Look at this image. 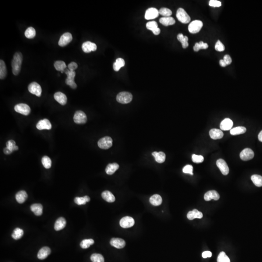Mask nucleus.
<instances>
[{
  "instance_id": "f257e3e1",
  "label": "nucleus",
  "mask_w": 262,
  "mask_h": 262,
  "mask_svg": "<svg viewBox=\"0 0 262 262\" xmlns=\"http://www.w3.org/2000/svg\"><path fill=\"white\" fill-rule=\"evenodd\" d=\"M23 56L20 52H16L13 56L11 66L12 68V73L14 75H18L19 74L21 69Z\"/></svg>"
},
{
  "instance_id": "f03ea898",
  "label": "nucleus",
  "mask_w": 262,
  "mask_h": 262,
  "mask_svg": "<svg viewBox=\"0 0 262 262\" xmlns=\"http://www.w3.org/2000/svg\"><path fill=\"white\" fill-rule=\"evenodd\" d=\"M132 94L128 92H121L116 97L117 101L122 104H128L132 101Z\"/></svg>"
},
{
  "instance_id": "7ed1b4c3",
  "label": "nucleus",
  "mask_w": 262,
  "mask_h": 262,
  "mask_svg": "<svg viewBox=\"0 0 262 262\" xmlns=\"http://www.w3.org/2000/svg\"><path fill=\"white\" fill-rule=\"evenodd\" d=\"M177 19L182 23L186 24L190 22L191 18L185 10L182 8H179L176 13Z\"/></svg>"
},
{
  "instance_id": "20e7f679",
  "label": "nucleus",
  "mask_w": 262,
  "mask_h": 262,
  "mask_svg": "<svg viewBox=\"0 0 262 262\" xmlns=\"http://www.w3.org/2000/svg\"><path fill=\"white\" fill-rule=\"evenodd\" d=\"M203 26V22L200 20H194L188 26V31L191 34L198 33L201 30Z\"/></svg>"
},
{
  "instance_id": "39448f33",
  "label": "nucleus",
  "mask_w": 262,
  "mask_h": 262,
  "mask_svg": "<svg viewBox=\"0 0 262 262\" xmlns=\"http://www.w3.org/2000/svg\"><path fill=\"white\" fill-rule=\"evenodd\" d=\"M73 120L76 124H85L87 122V117L83 111L78 110L74 114Z\"/></svg>"
},
{
  "instance_id": "423d86ee",
  "label": "nucleus",
  "mask_w": 262,
  "mask_h": 262,
  "mask_svg": "<svg viewBox=\"0 0 262 262\" xmlns=\"http://www.w3.org/2000/svg\"><path fill=\"white\" fill-rule=\"evenodd\" d=\"M112 138L109 136H105L99 140L98 142V145L99 148L104 150L109 149L112 146Z\"/></svg>"
},
{
  "instance_id": "0eeeda50",
  "label": "nucleus",
  "mask_w": 262,
  "mask_h": 262,
  "mask_svg": "<svg viewBox=\"0 0 262 262\" xmlns=\"http://www.w3.org/2000/svg\"><path fill=\"white\" fill-rule=\"evenodd\" d=\"M14 109L16 112L24 116H27L31 112L30 107L25 104H19L16 105Z\"/></svg>"
},
{
  "instance_id": "6e6552de",
  "label": "nucleus",
  "mask_w": 262,
  "mask_h": 262,
  "mask_svg": "<svg viewBox=\"0 0 262 262\" xmlns=\"http://www.w3.org/2000/svg\"><path fill=\"white\" fill-rule=\"evenodd\" d=\"M28 89L30 93L34 94L37 96L41 97V87L37 83L35 82L31 83L29 85Z\"/></svg>"
},
{
  "instance_id": "1a4fd4ad",
  "label": "nucleus",
  "mask_w": 262,
  "mask_h": 262,
  "mask_svg": "<svg viewBox=\"0 0 262 262\" xmlns=\"http://www.w3.org/2000/svg\"><path fill=\"white\" fill-rule=\"evenodd\" d=\"M73 40V36L69 32L63 34L60 38L58 45L60 46L64 47L69 44Z\"/></svg>"
},
{
  "instance_id": "9d476101",
  "label": "nucleus",
  "mask_w": 262,
  "mask_h": 262,
  "mask_svg": "<svg viewBox=\"0 0 262 262\" xmlns=\"http://www.w3.org/2000/svg\"><path fill=\"white\" fill-rule=\"evenodd\" d=\"M135 220L131 217H125L120 219L119 224L123 228L132 227L135 224Z\"/></svg>"
},
{
  "instance_id": "9b49d317",
  "label": "nucleus",
  "mask_w": 262,
  "mask_h": 262,
  "mask_svg": "<svg viewBox=\"0 0 262 262\" xmlns=\"http://www.w3.org/2000/svg\"><path fill=\"white\" fill-rule=\"evenodd\" d=\"M254 156V154L253 151L250 148L245 149L240 154V157L243 161H248L252 159Z\"/></svg>"
},
{
  "instance_id": "f8f14e48",
  "label": "nucleus",
  "mask_w": 262,
  "mask_h": 262,
  "mask_svg": "<svg viewBox=\"0 0 262 262\" xmlns=\"http://www.w3.org/2000/svg\"><path fill=\"white\" fill-rule=\"evenodd\" d=\"M217 167L221 170L223 175H227L229 174V168L226 162L222 159H219L216 162Z\"/></svg>"
},
{
  "instance_id": "ddd939ff",
  "label": "nucleus",
  "mask_w": 262,
  "mask_h": 262,
  "mask_svg": "<svg viewBox=\"0 0 262 262\" xmlns=\"http://www.w3.org/2000/svg\"><path fill=\"white\" fill-rule=\"evenodd\" d=\"M37 128L38 130H51L52 127L50 122L47 119L39 120L37 125Z\"/></svg>"
},
{
  "instance_id": "4468645a",
  "label": "nucleus",
  "mask_w": 262,
  "mask_h": 262,
  "mask_svg": "<svg viewBox=\"0 0 262 262\" xmlns=\"http://www.w3.org/2000/svg\"><path fill=\"white\" fill-rule=\"evenodd\" d=\"M159 15V11L157 9L154 7H151L147 10L145 15V18L147 20L154 19L158 17Z\"/></svg>"
},
{
  "instance_id": "2eb2a0df",
  "label": "nucleus",
  "mask_w": 262,
  "mask_h": 262,
  "mask_svg": "<svg viewBox=\"0 0 262 262\" xmlns=\"http://www.w3.org/2000/svg\"><path fill=\"white\" fill-rule=\"evenodd\" d=\"M83 51L85 53H90L91 51H96L97 50L96 44L90 41H86L82 46Z\"/></svg>"
},
{
  "instance_id": "dca6fc26",
  "label": "nucleus",
  "mask_w": 262,
  "mask_h": 262,
  "mask_svg": "<svg viewBox=\"0 0 262 262\" xmlns=\"http://www.w3.org/2000/svg\"><path fill=\"white\" fill-rule=\"evenodd\" d=\"M110 244L117 249H122L125 247L126 243L122 239L119 238H113L110 240Z\"/></svg>"
},
{
  "instance_id": "f3484780",
  "label": "nucleus",
  "mask_w": 262,
  "mask_h": 262,
  "mask_svg": "<svg viewBox=\"0 0 262 262\" xmlns=\"http://www.w3.org/2000/svg\"><path fill=\"white\" fill-rule=\"evenodd\" d=\"M146 27L148 30H151L154 35H159L161 32L160 28L158 27L157 23L155 21L148 22L146 24Z\"/></svg>"
},
{
  "instance_id": "a211bd4d",
  "label": "nucleus",
  "mask_w": 262,
  "mask_h": 262,
  "mask_svg": "<svg viewBox=\"0 0 262 262\" xmlns=\"http://www.w3.org/2000/svg\"><path fill=\"white\" fill-rule=\"evenodd\" d=\"M220 196L219 194L215 190H210L206 192L204 196V199L206 201H210L211 200H218Z\"/></svg>"
},
{
  "instance_id": "6ab92c4d",
  "label": "nucleus",
  "mask_w": 262,
  "mask_h": 262,
  "mask_svg": "<svg viewBox=\"0 0 262 262\" xmlns=\"http://www.w3.org/2000/svg\"><path fill=\"white\" fill-rule=\"evenodd\" d=\"M233 125L234 123L232 120L229 118H226L224 120H223L221 123L220 128L221 130L228 131V130H231Z\"/></svg>"
},
{
  "instance_id": "aec40b11",
  "label": "nucleus",
  "mask_w": 262,
  "mask_h": 262,
  "mask_svg": "<svg viewBox=\"0 0 262 262\" xmlns=\"http://www.w3.org/2000/svg\"><path fill=\"white\" fill-rule=\"evenodd\" d=\"M54 98L59 104L65 105L67 103V97L61 92H57L54 95Z\"/></svg>"
},
{
  "instance_id": "412c9836",
  "label": "nucleus",
  "mask_w": 262,
  "mask_h": 262,
  "mask_svg": "<svg viewBox=\"0 0 262 262\" xmlns=\"http://www.w3.org/2000/svg\"><path fill=\"white\" fill-rule=\"evenodd\" d=\"M51 253V250L49 247H43L38 251L37 257L40 260H44Z\"/></svg>"
},
{
  "instance_id": "4be33fe9",
  "label": "nucleus",
  "mask_w": 262,
  "mask_h": 262,
  "mask_svg": "<svg viewBox=\"0 0 262 262\" xmlns=\"http://www.w3.org/2000/svg\"><path fill=\"white\" fill-rule=\"evenodd\" d=\"M210 137L213 140H219L223 136V133L221 130L218 129H211L209 132Z\"/></svg>"
},
{
  "instance_id": "5701e85b",
  "label": "nucleus",
  "mask_w": 262,
  "mask_h": 262,
  "mask_svg": "<svg viewBox=\"0 0 262 262\" xmlns=\"http://www.w3.org/2000/svg\"><path fill=\"white\" fill-rule=\"evenodd\" d=\"M203 217V213L196 209H193L192 211H189L187 214V218L191 221L195 218H202Z\"/></svg>"
},
{
  "instance_id": "b1692460",
  "label": "nucleus",
  "mask_w": 262,
  "mask_h": 262,
  "mask_svg": "<svg viewBox=\"0 0 262 262\" xmlns=\"http://www.w3.org/2000/svg\"><path fill=\"white\" fill-rule=\"evenodd\" d=\"M66 225V219L63 217H60L56 220L55 223L54 228L55 230L58 231L64 229Z\"/></svg>"
},
{
  "instance_id": "393cba45",
  "label": "nucleus",
  "mask_w": 262,
  "mask_h": 262,
  "mask_svg": "<svg viewBox=\"0 0 262 262\" xmlns=\"http://www.w3.org/2000/svg\"><path fill=\"white\" fill-rule=\"evenodd\" d=\"M30 208L31 211H32L36 216H40L42 214L43 206L41 204H33L31 205Z\"/></svg>"
},
{
  "instance_id": "a878e982",
  "label": "nucleus",
  "mask_w": 262,
  "mask_h": 262,
  "mask_svg": "<svg viewBox=\"0 0 262 262\" xmlns=\"http://www.w3.org/2000/svg\"><path fill=\"white\" fill-rule=\"evenodd\" d=\"M101 196L105 201L108 203H113L115 201V197L109 191H104L101 194Z\"/></svg>"
},
{
  "instance_id": "bb28decb",
  "label": "nucleus",
  "mask_w": 262,
  "mask_h": 262,
  "mask_svg": "<svg viewBox=\"0 0 262 262\" xmlns=\"http://www.w3.org/2000/svg\"><path fill=\"white\" fill-rule=\"evenodd\" d=\"M152 155L155 158V161L158 163H163L166 160V154L162 151H154L152 153Z\"/></svg>"
},
{
  "instance_id": "cd10ccee",
  "label": "nucleus",
  "mask_w": 262,
  "mask_h": 262,
  "mask_svg": "<svg viewBox=\"0 0 262 262\" xmlns=\"http://www.w3.org/2000/svg\"><path fill=\"white\" fill-rule=\"evenodd\" d=\"M27 197V194L24 190L20 191L16 195V199L19 204L24 203Z\"/></svg>"
},
{
  "instance_id": "c85d7f7f",
  "label": "nucleus",
  "mask_w": 262,
  "mask_h": 262,
  "mask_svg": "<svg viewBox=\"0 0 262 262\" xmlns=\"http://www.w3.org/2000/svg\"><path fill=\"white\" fill-rule=\"evenodd\" d=\"M119 165L116 163L109 164L105 168V172L108 175H112L119 168Z\"/></svg>"
},
{
  "instance_id": "c756f323",
  "label": "nucleus",
  "mask_w": 262,
  "mask_h": 262,
  "mask_svg": "<svg viewBox=\"0 0 262 262\" xmlns=\"http://www.w3.org/2000/svg\"><path fill=\"white\" fill-rule=\"evenodd\" d=\"M159 22L164 26L173 25L175 23V20L172 17H163L159 19Z\"/></svg>"
},
{
  "instance_id": "7c9ffc66",
  "label": "nucleus",
  "mask_w": 262,
  "mask_h": 262,
  "mask_svg": "<svg viewBox=\"0 0 262 262\" xmlns=\"http://www.w3.org/2000/svg\"><path fill=\"white\" fill-rule=\"evenodd\" d=\"M150 202L154 206H159L162 204V197L159 195H154L150 199Z\"/></svg>"
},
{
  "instance_id": "2f4dec72",
  "label": "nucleus",
  "mask_w": 262,
  "mask_h": 262,
  "mask_svg": "<svg viewBox=\"0 0 262 262\" xmlns=\"http://www.w3.org/2000/svg\"><path fill=\"white\" fill-rule=\"evenodd\" d=\"M90 200V196H85L83 197H76L74 199V202L77 205H81L86 204Z\"/></svg>"
},
{
  "instance_id": "473e14b6",
  "label": "nucleus",
  "mask_w": 262,
  "mask_h": 262,
  "mask_svg": "<svg viewBox=\"0 0 262 262\" xmlns=\"http://www.w3.org/2000/svg\"><path fill=\"white\" fill-rule=\"evenodd\" d=\"M125 64V61L122 58H119L117 59L116 62H115L113 64L114 70L116 72L119 71L121 68L124 67Z\"/></svg>"
},
{
  "instance_id": "72a5a7b5",
  "label": "nucleus",
  "mask_w": 262,
  "mask_h": 262,
  "mask_svg": "<svg viewBox=\"0 0 262 262\" xmlns=\"http://www.w3.org/2000/svg\"><path fill=\"white\" fill-rule=\"evenodd\" d=\"M247 131V129L244 127L238 126L234 128L230 131V133L233 136L243 134Z\"/></svg>"
},
{
  "instance_id": "f704fd0d",
  "label": "nucleus",
  "mask_w": 262,
  "mask_h": 262,
  "mask_svg": "<svg viewBox=\"0 0 262 262\" xmlns=\"http://www.w3.org/2000/svg\"><path fill=\"white\" fill-rule=\"evenodd\" d=\"M7 75V69L6 65L2 60L0 61V79L2 80Z\"/></svg>"
},
{
  "instance_id": "c9c22d12",
  "label": "nucleus",
  "mask_w": 262,
  "mask_h": 262,
  "mask_svg": "<svg viewBox=\"0 0 262 262\" xmlns=\"http://www.w3.org/2000/svg\"><path fill=\"white\" fill-rule=\"evenodd\" d=\"M54 67L58 71H60L62 73H63L64 70L67 68V66L64 61L58 60L55 62Z\"/></svg>"
},
{
  "instance_id": "e433bc0d",
  "label": "nucleus",
  "mask_w": 262,
  "mask_h": 262,
  "mask_svg": "<svg viewBox=\"0 0 262 262\" xmlns=\"http://www.w3.org/2000/svg\"><path fill=\"white\" fill-rule=\"evenodd\" d=\"M177 39L182 43V48L184 49L187 48L189 45L188 38L186 36H184L182 34H179L177 36Z\"/></svg>"
},
{
  "instance_id": "4c0bfd02",
  "label": "nucleus",
  "mask_w": 262,
  "mask_h": 262,
  "mask_svg": "<svg viewBox=\"0 0 262 262\" xmlns=\"http://www.w3.org/2000/svg\"><path fill=\"white\" fill-rule=\"evenodd\" d=\"M251 180L254 184L257 187L262 186V176L260 175L254 174L251 176Z\"/></svg>"
},
{
  "instance_id": "58836bf2",
  "label": "nucleus",
  "mask_w": 262,
  "mask_h": 262,
  "mask_svg": "<svg viewBox=\"0 0 262 262\" xmlns=\"http://www.w3.org/2000/svg\"><path fill=\"white\" fill-rule=\"evenodd\" d=\"M23 234L24 232L22 229L19 228H17L14 230L13 234H12V237L15 240L19 239L22 238Z\"/></svg>"
},
{
  "instance_id": "ea45409f",
  "label": "nucleus",
  "mask_w": 262,
  "mask_h": 262,
  "mask_svg": "<svg viewBox=\"0 0 262 262\" xmlns=\"http://www.w3.org/2000/svg\"><path fill=\"white\" fill-rule=\"evenodd\" d=\"M24 35H25V37L29 38V39L34 38L36 35V30L32 27L28 28L25 31Z\"/></svg>"
},
{
  "instance_id": "a19ab883",
  "label": "nucleus",
  "mask_w": 262,
  "mask_h": 262,
  "mask_svg": "<svg viewBox=\"0 0 262 262\" xmlns=\"http://www.w3.org/2000/svg\"><path fill=\"white\" fill-rule=\"evenodd\" d=\"M208 48V45L207 43H204V42L200 41L199 43H196L195 45L193 47L194 50L195 51H198L201 49H206Z\"/></svg>"
},
{
  "instance_id": "79ce46f5",
  "label": "nucleus",
  "mask_w": 262,
  "mask_h": 262,
  "mask_svg": "<svg viewBox=\"0 0 262 262\" xmlns=\"http://www.w3.org/2000/svg\"><path fill=\"white\" fill-rule=\"evenodd\" d=\"M42 164L43 167L46 169L51 168V161L50 157L47 156H44L41 160Z\"/></svg>"
},
{
  "instance_id": "37998d69",
  "label": "nucleus",
  "mask_w": 262,
  "mask_h": 262,
  "mask_svg": "<svg viewBox=\"0 0 262 262\" xmlns=\"http://www.w3.org/2000/svg\"><path fill=\"white\" fill-rule=\"evenodd\" d=\"M6 148L9 149L10 151L13 153L14 150H18L19 148L16 145V142L13 140H10L8 141L6 143Z\"/></svg>"
},
{
  "instance_id": "c03bdc74",
  "label": "nucleus",
  "mask_w": 262,
  "mask_h": 262,
  "mask_svg": "<svg viewBox=\"0 0 262 262\" xmlns=\"http://www.w3.org/2000/svg\"><path fill=\"white\" fill-rule=\"evenodd\" d=\"M94 243V241L92 239H84L80 243V246L82 249H87Z\"/></svg>"
},
{
  "instance_id": "a18cd8bd",
  "label": "nucleus",
  "mask_w": 262,
  "mask_h": 262,
  "mask_svg": "<svg viewBox=\"0 0 262 262\" xmlns=\"http://www.w3.org/2000/svg\"><path fill=\"white\" fill-rule=\"evenodd\" d=\"M91 260L92 262H104V259L103 255L100 254L94 253L91 256Z\"/></svg>"
},
{
  "instance_id": "49530a36",
  "label": "nucleus",
  "mask_w": 262,
  "mask_h": 262,
  "mask_svg": "<svg viewBox=\"0 0 262 262\" xmlns=\"http://www.w3.org/2000/svg\"><path fill=\"white\" fill-rule=\"evenodd\" d=\"M159 14L164 16V17H170V16L172 14V12L169 9H167L166 7H163L159 10Z\"/></svg>"
},
{
  "instance_id": "de8ad7c7",
  "label": "nucleus",
  "mask_w": 262,
  "mask_h": 262,
  "mask_svg": "<svg viewBox=\"0 0 262 262\" xmlns=\"http://www.w3.org/2000/svg\"><path fill=\"white\" fill-rule=\"evenodd\" d=\"M218 262H231L230 259L224 252H221L217 259Z\"/></svg>"
},
{
  "instance_id": "09e8293b",
  "label": "nucleus",
  "mask_w": 262,
  "mask_h": 262,
  "mask_svg": "<svg viewBox=\"0 0 262 262\" xmlns=\"http://www.w3.org/2000/svg\"><path fill=\"white\" fill-rule=\"evenodd\" d=\"M63 73H65L66 74H67V78L68 79L74 80V78L76 76V73L74 71H72V70H69L68 68H66L64 70Z\"/></svg>"
},
{
  "instance_id": "8fccbe9b",
  "label": "nucleus",
  "mask_w": 262,
  "mask_h": 262,
  "mask_svg": "<svg viewBox=\"0 0 262 262\" xmlns=\"http://www.w3.org/2000/svg\"><path fill=\"white\" fill-rule=\"evenodd\" d=\"M192 160L194 163H200L204 161V158L202 155H196L194 154L192 156Z\"/></svg>"
},
{
  "instance_id": "3c124183",
  "label": "nucleus",
  "mask_w": 262,
  "mask_h": 262,
  "mask_svg": "<svg viewBox=\"0 0 262 262\" xmlns=\"http://www.w3.org/2000/svg\"><path fill=\"white\" fill-rule=\"evenodd\" d=\"M193 168L192 166L190 165H187L186 166H185L182 169V172L185 173L186 174H189L191 175H193Z\"/></svg>"
},
{
  "instance_id": "603ef678",
  "label": "nucleus",
  "mask_w": 262,
  "mask_h": 262,
  "mask_svg": "<svg viewBox=\"0 0 262 262\" xmlns=\"http://www.w3.org/2000/svg\"><path fill=\"white\" fill-rule=\"evenodd\" d=\"M215 49L218 51H223L225 50V46L220 41L217 42L215 45Z\"/></svg>"
},
{
  "instance_id": "864d4df0",
  "label": "nucleus",
  "mask_w": 262,
  "mask_h": 262,
  "mask_svg": "<svg viewBox=\"0 0 262 262\" xmlns=\"http://www.w3.org/2000/svg\"><path fill=\"white\" fill-rule=\"evenodd\" d=\"M210 6L212 7H220L221 6V2L217 0H210L209 3Z\"/></svg>"
},
{
  "instance_id": "5fc2aeb1",
  "label": "nucleus",
  "mask_w": 262,
  "mask_h": 262,
  "mask_svg": "<svg viewBox=\"0 0 262 262\" xmlns=\"http://www.w3.org/2000/svg\"><path fill=\"white\" fill-rule=\"evenodd\" d=\"M65 83L67 85L70 86V87L73 89H76L77 88L76 83H75L74 80H69L67 78L66 79Z\"/></svg>"
},
{
  "instance_id": "6e6d98bb",
  "label": "nucleus",
  "mask_w": 262,
  "mask_h": 262,
  "mask_svg": "<svg viewBox=\"0 0 262 262\" xmlns=\"http://www.w3.org/2000/svg\"><path fill=\"white\" fill-rule=\"evenodd\" d=\"M78 68V65L76 63L74 62H72L69 64L68 65V68L69 69L72 71H74V70L77 69Z\"/></svg>"
},
{
  "instance_id": "4d7b16f0",
  "label": "nucleus",
  "mask_w": 262,
  "mask_h": 262,
  "mask_svg": "<svg viewBox=\"0 0 262 262\" xmlns=\"http://www.w3.org/2000/svg\"><path fill=\"white\" fill-rule=\"evenodd\" d=\"M223 60H224V62H225V63H226L227 65H229L231 64L232 62L231 57H230L229 55H225V56H224Z\"/></svg>"
},
{
  "instance_id": "13d9d810",
  "label": "nucleus",
  "mask_w": 262,
  "mask_h": 262,
  "mask_svg": "<svg viewBox=\"0 0 262 262\" xmlns=\"http://www.w3.org/2000/svg\"><path fill=\"white\" fill-rule=\"evenodd\" d=\"M212 254L211 252L209 251H204V253L202 254V256L204 258H206L211 257L212 256Z\"/></svg>"
},
{
  "instance_id": "bf43d9fd",
  "label": "nucleus",
  "mask_w": 262,
  "mask_h": 262,
  "mask_svg": "<svg viewBox=\"0 0 262 262\" xmlns=\"http://www.w3.org/2000/svg\"><path fill=\"white\" fill-rule=\"evenodd\" d=\"M4 153L5 154H6V155H9V154H10L11 153H12L10 150H9V149H7L6 147L4 148Z\"/></svg>"
},
{
  "instance_id": "052dcab7",
  "label": "nucleus",
  "mask_w": 262,
  "mask_h": 262,
  "mask_svg": "<svg viewBox=\"0 0 262 262\" xmlns=\"http://www.w3.org/2000/svg\"><path fill=\"white\" fill-rule=\"evenodd\" d=\"M219 64H220V65L222 67H226L227 66V65L225 63V62H224V60L223 59L219 61Z\"/></svg>"
},
{
  "instance_id": "680f3d73",
  "label": "nucleus",
  "mask_w": 262,
  "mask_h": 262,
  "mask_svg": "<svg viewBox=\"0 0 262 262\" xmlns=\"http://www.w3.org/2000/svg\"><path fill=\"white\" fill-rule=\"evenodd\" d=\"M258 140L262 142V131H261L260 133H259Z\"/></svg>"
}]
</instances>
